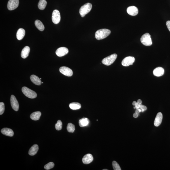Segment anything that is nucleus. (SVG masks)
Segmentation results:
<instances>
[{
  "label": "nucleus",
  "instance_id": "nucleus-1",
  "mask_svg": "<svg viewBox=\"0 0 170 170\" xmlns=\"http://www.w3.org/2000/svg\"><path fill=\"white\" fill-rule=\"evenodd\" d=\"M110 30L107 29H101L97 30L95 33V38L100 40L105 38L111 34Z\"/></svg>",
  "mask_w": 170,
  "mask_h": 170
},
{
  "label": "nucleus",
  "instance_id": "nucleus-2",
  "mask_svg": "<svg viewBox=\"0 0 170 170\" xmlns=\"http://www.w3.org/2000/svg\"><path fill=\"white\" fill-rule=\"evenodd\" d=\"M92 8V5L91 3L85 4L80 9L79 12L82 17H83L86 14L91 11Z\"/></svg>",
  "mask_w": 170,
  "mask_h": 170
},
{
  "label": "nucleus",
  "instance_id": "nucleus-3",
  "mask_svg": "<svg viewBox=\"0 0 170 170\" xmlns=\"http://www.w3.org/2000/svg\"><path fill=\"white\" fill-rule=\"evenodd\" d=\"M117 57V54H114L104 58L102 61L103 64L106 66H109L115 62Z\"/></svg>",
  "mask_w": 170,
  "mask_h": 170
},
{
  "label": "nucleus",
  "instance_id": "nucleus-4",
  "mask_svg": "<svg viewBox=\"0 0 170 170\" xmlns=\"http://www.w3.org/2000/svg\"><path fill=\"white\" fill-rule=\"evenodd\" d=\"M22 91L24 94L29 98H35L37 96L36 92L26 87L22 88Z\"/></svg>",
  "mask_w": 170,
  "mask_h": 170
},
{
  "label": "nucleus",
  "instance_id": "nucleus-5",
  "mask_svg": "<svg viewBox=\"0 0 170 170\" xmlns=\"http://www.w3.org/2000/svg\"><path fill=\"white\" fill-rule=\"evenodd\" d=\"M151 37V35L148 33L143 35L140 38V41L142 44L146 46L151 45L152 42Z\"/></svg>",
  "mask_w": 170,
  "mask_h": 170
},
{
  "label": "nucleus",
  "instance_id": "nucleus-6",
  "mask_svg": "<svg viewBox=\"0 0 170 170\" xmlns=\"http://www.w3.org/2000/svg\"><path fill=\"white\" fill-rule=\"evenodd\" d=\"M52 21L55 24H58L61 20L60 13L58 10H55L53 11L52 17Z\"/></svg>",
  "mask_w": 170,
  "mask_h": 170
},
{
  "label": "nucleus",
  "instance_id": "nucleus-7",
  "mask_svg": "<svg viewBox=\"0 0 170 170\" xmlns=\"http://www.w3.org/2000/svg\"><path fill=\"white\" fill-rule=\"evenodd\" d=\"M19 3V0H9L8 3V9L10 11L15 10L18 7Z\"/></svg>",
  "mask_w": 170,
  "mask_h": 170
},
{
  "label": "nucleus",
  "instance_id": "nucleus-8",
  "mask_svg": "<svg viewBox=\"0 0 170 170\" xmlns=\"http://www.w3.org/2000/svg\"><path fill=\"white\" fill-rule=\"evenodd\" d=\"M135 61V58L132 56L126 57L123 60L122 62V64L125 67H127L130 65H132Z\"/></svg>",
  "mask_w": 170,
  "mask_h": 170
},
{
  "label": "nucleus",
  "instance_id": "nucleus-9",
  "mask_svg": "<svg viewBox=\"0 0 170 170\" xmlns=\"http://www.w3.org/2000/svg\"><path fill=\"white\" fill-rule=\"evenodd\" d=\"M60 72L64 75L68 77L71 76L73 75V72L71 69L68 67H61L59 69Z\"/></svg>",
  "mask_w": 170,
  "mask_h": 170
},
{
  "label": "nucleus",
  "instance_id": "nucleus-10",
  "mask_svg": "<svg viewBox=\"0 0 170 170\" xmlns=\"http://www.w3.org/2000/svg\"><path fill=\"white\" fill-rule=\"evenodd\" d=\"M11 106L15 111H18L19 108V105L18 101L14 95H11Z\"/></svg>",
  "mask_w": 170,
  "mask_h": 170
},
{
  "label": "nucleus",
  "instance_id": "nucleus-11",
  "mask_svg": "<svg viewBox=\"0 0 170 170\" xmlns=\"http://www.w3.org/2000/svg\"><path fill=\"white\" fill-rule=\"evenodd\" d=\"M68 49L65 47H61L58 48L56 51L55 53L56 55L59 57L64 56L68 53Z\"/></svg>",
  "mask_w": 170,
  "mask_h": 170
},
{
  "label": "nucleus",
  "instance_id": "nucleus-12",
  "mask_svg": "<svg viewBox=\"0 0 170 170\" xmlns=\"http://www.w3.org/2000/svg\"><path fill=\"white\" fill-rule=\"evenodd\" d=\"M128 13L132 16H135L138 13V9L135 6H130L128 7L127 10Z\"/></svg>",
  "mask_w": 170,
  "mask_h": 170
},
{
  "label": "nucleus",
  "instance_id": "nucleus-13",
  "mask_svg": "<svg viewBox=\"0 0 170 170\" xmlns=\"http://www.w3.org/2000/svg\"><path fill=\"white\" fill-rule=\"evenodd\" d=\"M93 160V156L91 154H87L84 156L82 158V162L84 164H89Z\"/></svg>",
  "mask_w": 170,
  "mask_h": 170
},
{
  "label": "nucleus",
  "instance_id": "nucleus-14",
  "mask_svg": "<svg viewBox=\"0 0 170 170\" xmlns=\"http://www.w3.org/2000/svg\"><path fill=\"white\" fill-rule=\"evenodd\" d=\"M163 117V115L162 113L159 112L157 114L154 122L155 126L158 127L161 125L162 122Z\"/></svg>",
  "mask_w": 170,
  "mask_h": 170
},
{
  "label": "nucleus",
  "instance_id": "nucleus-15",
  "mask_svg": "<svg viewBox=\"0 0 170 170\" xmlns=\"http://www.w3.org/2000/svg\"><path fill=\"white\" fill-rule=\"evenodd\" d=\"M153 74L156 76H161L164 74V69L162 67H157L153 70Z\"/></svg>",
  "mask_w": 170,
  "mask_h": 170
},
{
  "label": "nucleus",
  "instance_id": "nucleus-16",
  "mask_svg": "<svg viewBox=\"0 0 170 170\" xmlns=\"http://www.w3.org/2000/svg\"><path fill=\"white\" fill-rule=\"evenodd\" d=\"M1 132L4 135L10 137L13 136L14 134L13 131L9 128H3L1 129Z\"/></svg>",
  "mask_w": 170,
  "mask_h": 170
},
{
  "label": "nucleus",
  "instance_id": "nucleus-17",
  "mask_svg": "<svg viewBox=\"0 0 170 170\" xmlns=\"http://www.w3.org/2000/svg\"><path fill=\"white\" fill-rule=\"evenodd\" d=\"M30 47L26 46L24 47L22 49L21 53V58L23 59H25L27 58L30 54Z\"/></svg>",
  "mask_w": 170,
  "mask_h": 170
},
{
  "label": "nucleus",
  "instance_id": "nucleus-18",
  "mask_svg": "<svg viewBox=\"0 0 170 170\" xmlns=\"http://www.w3.org/2000/svg\"><path fill=\"white\" fill-rule=\"evenodd\" d=\"M31 81L35 85L40 86L41 84V79L35 75H32L30 77Z\"/></svg>",
  "mask_w": 170,
  "mask_h": 170
},
{
  "label": "nucleus",
  "instance_id": "nucleus-19",
  "mask_svg": "<svg viewBox=\"0 0 170 170\" xmlns=\"http://www.w3.org/2000/svg\"><path fill=\"white\" fill-rule=\"evenodd\" d=\"M25 34V31L24 29L20 28L18 30L16 33V38L18 40H22Z\"/></svg>",
  "mask_w": 170,
  "mask_h": 170
},
{
  "label": "nucleus",
  "instance_id": "nucleus-20",
  "mask_svg": "<svg viewBox=\"0 0 170 170\" xmlns=\"http://www.w3.org/2000/svg\"><path fill=\"white\" fill-rule=\"evenodd\" d=\"M39 150V147L37 145H34L30 148L29 151V154L31 156H34L37 153Z\"/></svg>",
  "mask_w": 170,
  "mask_h": 170
},
{
  "label": "nucleus",
  "instance_id": "nucleus-21",
  "mask_svg": "<svg viewBox=\"0 0 170 170\" xmlns=\"http://www.w3.org/2000/svg\"><path fill=\"white\" fill-rule=\"evenodd\" d=\"M41 115V112L40 111H36L30 115V117L32 120L35 121L39 120Z\"/></svg>",
  "mask_w": 170,
  "mask_h": 170
},
{
  "label": "nucleus",
  "instance_id": "nucleus-22",
  "mask_svg": "<svg viewBox=\"0 0 170 170\" xmlns=\"http://www.w3.org/2000/svg\"><path fill=\"white\" fill-rule=\"evenodd\" d=\"M89 123L90 120L88 119L87 118H83L79 120V125L81 127H83L87 126Z\"/></svg>",
  "mask_w": 170,
  "mask_h": 170
},
{
  "label": "nucleus",
  "instance_id": "nucleus-23",
  "mask_svg": "<svg viewBox=\"0 0 170 170\" xmlns=\"http://www.w3.org/2000/svg\"><path fill=\"white\" fill-rule=\"evenodd\" d=\"M35 24L36 27L40 31H43L44 29V25L41 21L39 20H36L35 22Z\"/></svg>",
  "mask_w": 170,
  "mask_h": 170
},
{
  "label": "nucleus",
  "instance_id": "nucleus-24",
  "mask_svg": "<svg viewBox=\"0 0 170 170\" xmlns=\"http://www.w3.org/2000/svg\"><path fill=\"white\" fill-rule=\"evenodd\" d=\"M70 108L72 110H76L81 108V105L78 102H72L69 105Z\"/></svg>",
  "mask_w": 170,
  "mask_h": 170
},
{
  "label": "nucleus",
  "instance_id": "nucleus-25",
  "mask_svg": "<svg viewBox=\"0 0 170 170\" xmlns=\"http://www.w3.org/2000/svg\"><path fill=\"white\" fill-rule=\"evenodd\" d=\"M47 4L46 0H40L38 5V7L40 10H44Z\"/></svg>",
  "mask_w": 170,
  "mask_h": 170
},
{
  "label": "nucleus",
  "instance_id": "nucleus-26",
  "mask_svg": "<svg viewBox=\"0 0 170 170\" xmlns=\"http://www.w3.org/2000/svg\"><path fill=\"white\" fill-rule=\"evenodd\" d=\"M67 129L68 131L70 133L74 132L75 130V127L73 124L69 123H68L67 127Z\"/></svg>",
  "mask_w": 170,
  "mask_h": 170
},
{
  "label": "nucleus",
  "instance_id": "nucleus-27",
  "mask_svg": "<svg viewBox=\"0 0 170 170\" xmlns=\"http://www.w3.org/2000/svg\"><path fill=\"white\" fill-rule=\"evenodd\" d=\"M63 123L60 120H58L57 123L55 125L56 129L58 130H60L62 129Z\"/></svg>",
  "mask_w": 170,
  "mask_h": 170
},
{
  "label": "nucleus",
  "instance_id": "nucleus-28",
  "mask_svg": "<svg viewBox=\"0 0 170 170\" xmlns=\"http://www.w3.org/2000/svg\"><path fill=\"white\" fill-rule=\"evenodd\" d=\"M112 165L114 170H121V168L118 163L115 161H114L112 163Z\"/></svg>",
  "mask_w": 170,
  "mask_h": 170
},
{
  "label": "nucleus",
  "instance_id": "nucleus-29",
  "mask_svg": "<svg viewBox=\"0 0 170 170\" xmlns=\"http://www.w3.org/2000/svg\"><path fill=\"white\" fill-rule=\"evenodd\" d=\"M54 163L53 162H49L48 164L44 166V168L45 169L49 170L53 168L54 167Z\"/></svg>",
  "mask_w": 170,
  "mask_h": 170
},
{
  "label": "nucleus",
  "instance_id": "nucleus-30",
  "mask_svg": "<svg viewBox=\"0 0 170 170\" xmlns=\"http://www.w3.org/2000/svg\"><path fill=\"white\" fill-rule=\"evenodd\" d=\"M5 106L4 103L2 102L0 103V115H2L4 112Z\"/></svg>",
  "mask_w": 170,
  "mask_h": 170
},
{
  "label": "nucleus",
  "instance_id": "nucleus-31",
  "mask_svg": "<svg viewBox=\"0 0 170 170\" xmlns=\"http://www.w3.org/2000/svg\"><path fill=\"white\" fill-rule=\"evenodd\" d=\"M139 108L141 110V112H143L144 111H146L147 109V107L146 106L144 105L141 104L139 107Z\"/></svg>",
  "mask_w": 170,
  "mask_h": 170
},
{
  "label": "nucleus",
  "instance_id": "nucleus-32",
  "mask_svg": "<svg viewBox=\"0 0 170 170\" xmlns=\"http://www.w3.org/2000/svg\"><path fill=\"white\" fill-rule=\"evenodd\" d=\"M167 28L170 32V21H167L166 23Z\"/></svg>",
  "mask_w": 170,
  "mask_h": 170
},
{
  "label": "nucleus",
  "instance_id": "nucleus-33",
  "mask_svg": "<svg viewBox=\"0 0 170 170\" xmlns=\"http://www.w3.org/2000/svg\"><path fill=\"white\" fill-rule=\"evenodd\" d=\"M140 105L141 104H140L138 103L137 102L135 106V108L136 109H138L139 108V107H140Z\"/></svg>",
  "mask_w": 170,
  "mask_h": 170
},
{
  "label": "nucleus",
  "instance_id": "nucleus-34",
  "mask_svg": "<svg viewBox=\"0 0 170 170\" xmlns=\"http://www.w3.org/2000/svg\"><path fill=\"white\" fill-rule=\"evenodd\" d=\"M138 116V114H136L135 113L133 115V117H134V118H137Z\"/></svg>",
  "mask_w": 170,
  "mask_h": 170
},
{
  "label": "nucleus",
  "instance_id": "nucleus-35",
  "mask_svg": "<svg viewBox=\"0 0 170 170\" xmlns=\"http://www.w3.org/2000/svg\"><path fill=\"white\" fill-rule=\"evenodd\" d=\"M137 102L138 103L140 104H141L142 103L141 100L140 99L138 100L137 101Z\"/></svg>",
  "mask_w": 170,
  "mask_h": 170
},
{
  "label": "nucleus",
  "instance_id": "nucleus-36",
  "mask_svg": "<svg viewBox=\"0 0 170 170\" xmlns=\"http://www.w3.org/2000/svg\"><path fill=\"white\" fill-rule=\"evenodd\" d=\"M135 112L136 114H138V115H139V112H139V110H138H138L136 109V110L135 111Z\"/></svg>",
  "mask_w": 170,
  "mask_h": 170
},
{
  "label": "nucleus",
  "instance_id": "nucleus-37",
  "mask_svg": "<svg viewBox=\"0 0 170 170\" xmlns=\"http://www.w3.org/2000/svg\"><path fill=\"white\" fill-rule=\"evenodd\" d=\"M136 103L137 102H136V101H133V102L132 104L133 105V106H135V105L136 104Z\"/></svg>",
  "mask_w": 170,
  "mask_h": 170
},
{
  "label": "nucleus",
  "instance_id": "nucleus-38",
  "mask_svg": "<svg viewBox=\"0 0 170 170\" xmlns=\"http://www.w3.org/2000/svg\"><path fill=\"white\" fill-rule=\"evenodd\" d=\"M138 110H139V112H141V110L140 108H139Z\"/></svg>",
  "mask_w": 170,
  "mask_h": 170
},
{
  "label": "nucleus",
  "instance_id": "nucleus-39",
  "mask_svg": "<svg viewBox=\"0 0 170 170\" xmlns=\"http://www.w3.org/2000/svg\"><path fill=\"white\" fill-rule=\"evenodd\" d=\"M103 170H108L107 169H103Z\"/></svg>",
  "mask_w": 170,
  "mask_h": 170
},
{
  "label": "nucleus",
  "instance_id": "nucleus-40",
  "mask_svg": "<svg viewBox=\"0 0 170 170\" xmlns=\"http://www.w3.org/2000/svg\"><path fill=\"white\" fill-rule=\"evenodd\" d=\"M42 83H43V82H42Z\"/></svg>",
  "mask_w": 170,
  "mask_h": 170
},
{
  "label": "nucleus",
  "instance_id": "nucleus-41",
  "mask_svg": "<svg viewBox=\"0 0 170 170\" xmlns=\"http://www.w3.org/2000/svg\"><path fill=\"white\" fill-rule=\"evenodd\" d=\"M40 79H41V78H40Z\"/></svg>",
  "mask_w": 170,
  "mask_h": 170
}]
</instances>
